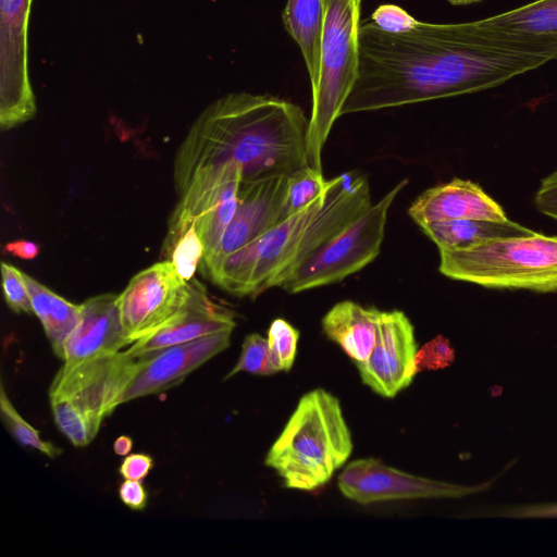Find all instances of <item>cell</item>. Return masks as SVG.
<instances>
[{
    "label": "cell",
    "instance_id": "cell-38",
    "mask_svg": "<svg viewBox=\"0 0 557 557\" xmlns=\"http://www.w3.org/2000/svg\"><path fill=\"white\" fill-rule=\"evenodd\" d=\"M557 184V170H555L554 172H552L549 175H547L546 177H544L542 181H541V184L540 186L541 187H544V186H550V185H555Z\"/></svg>",
    "mask_w": 557,
    "mask_h": 557
},
{
    "label": "cell",
    "instance_id": "cell-19",
    "mask_svg": "<svg viewBox=\"0 0 557 557\" xmlns=\"http://www.w3.org/2000/svg\"><path fill=\"white\" fill-rule=\"evenodd\" d=\"M380 310L364 308L354 301L337 302L322 319L325 335L337 343L355 361H364L371 354L376 337Z\"/></svg>",
    "mask_w": 557,
    "mask_h": 557
},
{
    "label": "cell",
    "instance_id": "cell-25",
    "mask_svg": "<svg viewBox=\"0 0 557 557\" xmlns=\"http://www.w3.org/2000/svg\"><path fill=\"white\" fill-rule=\"evenodd\" d=\"M0 414L8 432L21 445L32 447L49 458H55L62 454V449L42 440L40 433L17 412L3 384L0 387Z\"/></svg>",
    "mask_w": 557,
    "mask_h": 557
},
{
    "label": "cell",
    "instance_id": "cell-4",
    "mask_svg": "<svg viewBox=\"0 0 557 557\" xmlns=\"http://www.w3.org/2000/svg\"><path fill=\"white\" fill-rule=\"evenodd\" d=\"M351 451V433L338 398L315 388L299 399L264 462L287 488L313 491L330 481Z\"/></svg>",
    "mask_w": 557,
    "mask_h": 557
},
{
    "label": "cell",
    "instance_id": "cell-39",
    "mask_svg": "<svg viewBox=\"0 0 557 557\" xmlns=\"http://www.w3.org/2000/svg\"><path fill=\"white\" fill-rule=\"evenodd\" d=\"M453 5H465V4H471L474 2H479L481 0H447Z\"/></svg>",
    "mask_w": 557,
    "mask_h": 557
},
{
    "label": "cell",
    "instance_id": "cell-16",
    "mask_svg": "<svg viewBox=\"0 0 557 557\" xmlns=\"http://www.w3.org/2000/svg\"><path fill=\"white\" fill-rule=\"evenodd\" d=\"M119 295L100 294L81 304V318L64 348L63 366L71 368L129 346L117 306Z\"/></svg>",
    "mask_w": 557,
    "mask_h": 557
},
{
    "label": "cell",
    "instance_id": "cell-28",
    "mask_svg": "<svg viewBox=\"0 0 557 557\" xmlns=\"http://www.w3.org/2000/svg\"><path fill=\"white\" fill-rule=\"evenodd\" d=\"M299 331L284 319H275L268 331V343L273 366L277 371L292 369L296 356Z\"/></svg>",
    "mask_w": 557,
    "mask_h": 557
},
{
    "label": "cell",
    "instance_id": "cell-17",
    "mask_svg": "<svg viewBox=\"0 0 557 557\" xmlns=\"http://www.w3.org/2000/svg\"><path fill=\"white\" fill-rule=\"evenodd\" d=\"M409 216L419 225L458 220H508L504 209L478 184L454 178L423 191L409 207Z\"/></svg>",
    "mask_w": 557,
    "mask_h": 557
},
{
    "label": "cell",
    "instance_id": "cell-33",
    "mask_svg": "<svg viewBox=\"0 0 557 557\" xmlns=\"http://www.w3.org/2000/svg\"><path fill=\"white\" fill-rule=\"evenodd\" d=\"M153 459L146 454H128L122 461L119 472L125 480H144L151 468Z\"/></svg>",
    "mask_w": 557,
    "mask_h": 557
},
{
    "label": "cell",
    "instance_id": "cell-7",
    "mask_svg": "<svg viewBox=\"0 0 557 557\" xmlns=\"http://www.w3.org/2000/svg\"><path fill=\"white\" fill-rule=\"evenodd\" d=\"M137 359L125 349L59 369L49 388L50 406L58 429L75 447L89 445L117 408Z\"/></svg>",
    "mask_w": 557,
    "mask_h": 557
},
{
    "label": "cell",
    "instance_id": "cell-3",
    "mask_svg": "<svg viewBox=\"0 0 557 557\" xmlns=\"http://www.w3.org/2000/svg\"><path fill=\"white\" fill-rule=\"evenodd\" d=\"M371 206L363 175H341L336 185L251 244L225 257L206 275L225 292L256 298L281 286L294 269Z\"/></svg>",
    "mask_w": 557,
    "mask_h": 557
},
{
    "label": "cell",
    "instance_id": "cell-15",
    "mask_svg": "<svg viewBox=\"0 0 557 557\" xmlns=\"http://www.w3.org/2000/svg\"><path fill=\"white\" fill-rule=\"evenodd\" d=\"M287 178L280 174L240 183L236 212L216 249L201 261L205 274L285 219Z\"/></svg>",
    "mask_w": 557,
    "mask_h": 557
},
{
    "label": "cell",
    "instance_id": "cell-2",
    "mask_svg": "<svg viewBox=\"0 0 557 557\" xmlns=\"http://www.w3.org/2000/svg\"><path fill=\"white\" fill-rule=\"evenodd\" d=\"M304 110L272 95L227 94L196 119L176 151L173 166L178 195L196 173L235 163L242 182L289 175L308 165Z\"/></svg>",
    "mask_w": 557,
    "mask_h": 557
},
{
    "label": "cell",
    "instance_id": "cell-37",
    "mask_svg": "<svg viewBox=\"0 0 557 557\" xmlns=\"http://www.w3.org/2000/svg\"><path fill=\"white\" fill-rule=\"evenodd\" d=\"M133 447V441L126 435H122L113 444V449L116 455L125 456L128 455Z\"/></svg>",
    "mask_w": 557,
    "mask_h": 557
},
{
    "label": "cell",
    "instance_id": "cell-36",
    "mask_svg": "<svg viewBox=\"0 0 557 557\" xmlns=\"http://www.w3.org/2000/svg\"><path fill=\"white\" fill-rule=\"evenodd\" d=\"M534 202L540 212L546 214L549 210L557 208V184L539 188Z\"/></svg>",
    "mask_w": 557,
    "mask_h": 557
},
{
    "label": "cell",
    "instance_id": "cell-35",
    "mask_svg": "<svg viewBox=\"0 0 557 557\" xmlns=\"http://www.w3.org/2000/svg\"><path fill=\"white\" fill-rule=\"evenodd\" d=\"M5 250L20 259L33 260L39 253V246L32 240L18 239L8 243Z\"/></svg>",
    "mask_w": 557,
    "mask_h": 557
},
{
    "label": "cell",
    "instance_id": "cell-11",
    "mask_svg": "<svg viewBox=\"0 0 557 557\" xmlns=\"http://www.w3.org/2000/svg\"><path fill=\"white\" fill-rule=\"evenodd\" d=\"M33 0H0V126L13 128L36 113L28 76L27 29Z\"/></svg>",
    "mask_w": 557,
    "mask_h": 557
},
{
    "label": "cell",
    "instance_id": "cell-34",
    "mask_svg": "<svg viewBox=\"0 0 557 557\" xmlns=\"http://www.w3.org/2000/svg\"><path fill=\"white\" fill-rule=\"evenodd\" d=\"M119 496L133 510H143L147 505V493L140 481L125 480L119 487Z\"/></svg>",
    "mask_w": 557,
    "mask_h": 557
},
{
    "label": "cell",
    "instance_id": "cell-30",
    "mask_svg": "<svg viewBox=\"0 0 557 557\" xmlns=\"http://www.w3.org/2000/svg\"><path fill=\"white\" fill-rule=\"evenodd\" d=\"M455 358L454 349L447 338L442 335L428 342L417 351L414 366L417 373L423 370H435L448 367Z\"/></svg>",
    "mask_w": 557,
    "mask_h": 557
},
{
    "label": "cell",
    "instance_id": "cell-9",
    "mask_svg": "<svg viewBox=\"0 0 557 557\" xmlns=\"http://www.w3.org/2000/svg\"><path fill=\"white\" fill-rule=\"evenodd\" d=\"M242 180V168L235 163L196 173L180 194L162 252L166 255L178 236L194 224L205 247L203 258L210 256L236 212Z\"/></svg>",
    "mask_w": 557,
    "mask_h": 557
},
{
    "label": "cell",
    "instance_id": "cell-8",
    "mask_svg": "<svg viewBox=\"0 0 557 557\" xmlns=\"http://www.w3.org/2000/svg\"><path fill=\"white\" fill-rule=\"evenodd\" d=\"M407 184V180L400 181L380 201L297 265L280 287L295 294L338 283L372 262L381 250L388 209Z\"/></svg>",
    "mask_w": 557,
    "mask_h": 557
},
{
    "label": "cell",
    "instance_id": "cell-27",
    "mask_svg": "<svg viewBox=\"0 0 557 557\" xmlns=\"http://www.w3.org/2000/svg\"><path fill=\"white\" fill-rule=\"evenodd\" d=\"M205 247L194 224L182 233L174 242L168 253L178 275L186 282L194 278V274L202 261Z\"/></svg>",
    "mask_w": 557,
    "mask_h": 557
},
{
    "label": "cell",
    "instance_id": "cell-18",
    "mask_svg": "<svg viewBox=\"0 0 557 557\" xmlns=\"http://www.w3.org/2000/svg\"><path fill=\"white\" fill-rule=\"evenodd\" d=\"M189 282L191 294L184 311L151 336L128 346L131 352L144 354L234 330L236 323L233 312L214 302L197 280L191 278Z\"/></svg>",
    "mask_w": 557,
    "mask_h": 557
},
{
    "label": "cell",
    "instance_id": "cell-20",
    "mask_svg": "<svg viewBox=\"0 0 557 557\" xmlns=\"http://www.w3.org/2000/svg\"><path fill=\"white\" fill-rule=\"evenodd\" d=\"M438 250L463 249L490 240L528 236L535 232L511 220L458 219L420 226Z\"/></svg>",
    "mask_w": 557,
    "mask_h": 557
},
{
    "label": "cell",
    "instance_id": "cell-12",
    "mask_svg": "<svg viewBox=\"0 0 557 557\" xmlns=\"http://www.w3.org/2000/svg\"><path fill=\"white\" fill-rule=\"evenodd\" d=\"M492 482L459 485L418 476L384 465L375 458L348 463L337 476L343 495L367 505L417 498H460L488 490Z\"/></svg>",
    "mask_w": 557,
    "mask_h": 557
},
{
    "label": "cell",
    "instance_id": "cell-1",
    "mask_svg": "<svg viewBox=\"0 0 557 557\" xmlns=\"http://www.w3.org/2000/svg\"><path fill=\"white\" fill-rule=\"evenodd\" d=\"M359 72L342 115L490 89L546 63L487 45L472 22L419 21L404 33L360 23Z\"/></svg>",
    "mask_w": 557,
    "mask_h": 557
},
{
    "label": "cell",
    "instance_id": "cell-24",
    "mask_svg": "<svg viewBox=\"0 0 557 557\" xmlns=\"http://www.w3.org/2000/svg\"><path fill=\"white\" fill-rule=\"evenodd\" d=\"M341 175L325 180L322 172L307 165L288 175L285 198V219L327 194Z\"/></svg>",
    "mask_w": 557,
    "mask_h": 557
},
{
    "label": "cell",
    "instance_id": "cell-22",
    "mask_svg": "<svg viewBox=\"0 0 557 557\" xmlns=\"http://www.w3.org/2000/svg\"><path fill=\"white\" fill-rule=\"evenodd\" d=\"M23 276L33 312L41 322L54 355L63 361L66 341L81 318V305L66 300L26 273Z\"/></svg>",
    "mask_w": 557,
    "mask_h": 557
},
{
    "label": "cell",
    "instance_id": "cell-31",
    "mask_svg": "<svg viewBox=\"0 0 557 557\" xmlns=\"http://www.w3.org/2000/svg\"><path fill=\"white\" fill-rule=\"evenodd\" d=\"M371 21L387 33H404L413 28L419 20L397 4L379 5L371 15Z\"/></svg>",
    "mask_w": 557,
    "mask_h": 557
},
{
    "label": "cell",
    "instance_id": "cell-10",
    "mask_svg": "<svg viewBox=\"0 0 557 557\" xmlns=\"http://www.w3.org/2000/svg\"><path fill=\"white\" fill-rule=\"evenodd\" d=\"M190 282L183 280L170 260L134 275L117 297L121 321L129 344L151 336L186 308Z\"/></svg>",
    "mask_w": 557,
    "mask_h": 557
},
{
    "label": "cell",
    "instance_id": "cell-21",
    "mask_svg": "<svg viewBox=\"0 0 557 557\" xmlns=\"http://www.w3.org/2000/svg\"><path fill=\"white\" fill-rule=\"evenodd\" d=\"M325 0H287L282 22L287 34L299 47L311 89L319 75Z\"/></svg>",
    "mask_w": 557,
    "mask_h": 557
},
{
    "label": "cell",
    "instance_id": "cell-29",
    "mask_svg": "<svg viewBox=\"0 0 557 557\" xmlns=\"http://www.w3.org/2000/svg\"><path fill=\"white\" fill-rule=\"evenodd\" d=\"M2 287L8 306L16 313L33 312L30 296L23 272L12 264L2 262Z\"/></svg>",
    "mask_w": 557,
    "mask_h": 557
},
{
    "label": "cell",
    "instance_id": "cell-5",
    "mask_svg": "<svg viewBox=\"0 0 557 557\" xmlns=\"http://www.w3.org/2000/svg\"><path fill=\"white\" fill-rule=\"evenodd\" d=\"M362 0H325L319 75L311 89L308 165L322 172V150L359 72Z\"/></svg>",
    "mask_w": 557,
    "mask_h": 557
},
{
    "label": "cell",
    "instance_id": "cell-26",
    "mask_svg": "<svg viewBox=\"0 0 557 557\" xmlns=\"http://www.w3.org/2000/svg\"><path fill=\"white\" fill-rule=\"evenodd\" d=\"M239 372L263 376L278 372L271 360L268 338L258 333H251L245 337L238 361L224 380Z\"/></svg>",
    "mask_w": 557,
    "mask_h": 557
},
{
    "label": "cell",
    "instance_id": "cell-23",
    "mask_svg": "<svg viewBox=\"0 0 557 557\" xmlns=\"http://www.w3.org/2000/svg\"><path fill=\"white\" fill-rule=\"evenodd\" d=\"M483 21L500 28L557 36V0H536Z\"/></svg>",
    "mask_w": 557,
    "mask_h": 557
},
{
    "label": "cell",
    "instance_id": "cell-6",
    "mask_svg": "<svg viewBox=\"0 0 557 557\" xmlns=\"http://www.w3.org/2000/svg\"><path fill=\"white\" fill-rule=\"evenodd\" d=\"M438 271L486 288L557 292V236L534 233L440 250Z\"/></svg>",
    "mask_w": 557,
    "mask_h": 557
},
{
    "label": "cell",
    "instance_id": "cell-13",
    "mask_svg": "<svg viewBox=\"0 0 557 557\" xmlns=\"http://www.w3.org/2000/svg\"><path fill=\"white\" fill-rule=\"evenodd\" d=\"M232 330L138 355L116 406L158 394L180 384L188 374L225 350Z\"/></svg>",
    "mask_w": 557,
    "mask_h": 557
},
{
    "label": "cell",
    "instance_id": "cell-40",
    "mask_svg": "<svg viewBox=\"0 0 557 557\" xmlns=\"http://www.w3.org/2000/svg\"><path fill=\"white\" fill-rule=\"evenodd\" d=\"M545 215L557 220V208L549 210Z\"/></svg>",
    "mask_w": 557,
    "mask_h": 557
},
{
    "label": "cell",
    "instance_id": "cell-14",
    "mask_svg": "<svg viewBox=\"0 0 557 557\" xmlns=\"http://www.w3.org/2000/svg\"><path fill=\"white\" fill-rule=\"evenodd\" d=\"M414 329L398 310L380 311L376 337L369 357L355 363L361 381L383 397H394L408 387L417 374Z\"/></svg>",
    "mask_w": 557,
    "mask_h": 557
},
{
    "label": "cell",
    "instance_id": "cell-32",
    "mask_svg": "<svg viewBox=\"0 0 557 557\" xmlns=\"http://www.w3.org/2000/svg\"><path fill=\"white\" fill-rule=\"evenodd\" d=\"M496 515L515 519L557 518V503L507 506Z\"/></svg>",
    "mask_w": 557,
    "mask_h": 557
}]
</instances>
